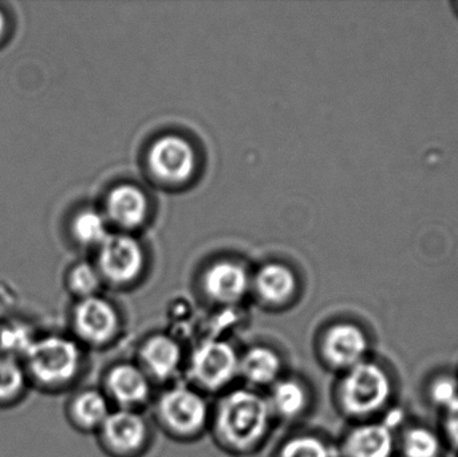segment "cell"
<instances>
[{
	"instance_id": "obj_24",
	"label": "cell",
	"mask_w": 458,
	"mask_h": 457,
	"mask_svg": "<svg viewBox=\"0 0 458 457\" xmlns=\"http://www.w3.org/2000/svg\"><path fill=\"white\" fill-rule=\"evenodd\" d=\"M70 284L72 290L83 298L94 297V292L99 286L98 273L90 265L83 263L72 270Z\"/></svg>"
},
{
	"instance_id": "obj_20",
	"label": "cell",
	"mask_w": 458,
	"mask_h": 457,
	"mask_svg": "<svg viewBox=\"0 0 458 457\" xmlns=\"http://www.w3.org/2000/svg\"><path fill=\"white\" fill-rule=\"evenodd\" d=\"M403 453L405 457H438L441 439L428 427H413L403 435Z\"/></svg>"
},
{
	"instance_id": "obj_17",
	"label": "cell",
	"mask_w": 458,
	"mask_h": 457,
	"mask_svg": "<svg viewBox=\"0 0 458 457\" xmlns=\"http://www.w3.org/2000/svg\"><path fill=\"white\" fill-rule=\"evenodd\" d=\"M255 289L259 297L269 305H282L293 298L296 290L295 276L285 266H264L255 278Z\"/></svg>"
},
{
	"instance_id": "obj_2",
	"label": "cell",
	"mask_w": 458,
	"mask_h": 457,
	"mask_svg": "<svg viewBox=\"0 0 458 457\" xmlns=\"http://www.w3.org/2000/svg\"><path fill=\"white\" fill-rule=\"evenodd\" d=\"M392 394V378L381 365L369 360L344 372L338 386L342 410L355 419L376 415L386 408Z\"/></svg>"
},
{
	"instance_id": "obj_12",
	"label": "cell",
	"mask_w": 458,
	"mask_h": 457,
	"mask_svg": "<svg viewBox=\"0 0 458 457\" xmlns=\"http://www.w3.org/2000/svg\"><path fill=\"white\" fill-rule=\"evenodd\" d=\"M140 367L152 380L166 381L177 375L182 364V349L171 335L155 334L140 349Z\"/></svg>"
},
{
	"instance_id": "obj_23",
	"label": "cell",
	"mask_w": 458,
	"mask_h": 457,
	"mask_svg": "<svg viewBox=\"0 0 458 457\" xmlns=\"http://www.w3.org/2000/svg\"><path fill=\"white\" fill-rule=\"evenodd\" d=\"M23 386V372L13 360L0 357V400L13 399Z\"/></svg>"
},
{
	"instance_id": "obj_13",
	"label": "cell",
	"mask_w": 458,
	"mask_h": 457,
	"mask_svg": "<svg viewBox=\"0 0 458 457\" xmlns=\"http://www.w3.org/2000/svg\"><path fill=\"white\" fill-rule=\"evenodd\" d=\"M394 451V431L384 421L355 427L342 447L344 457H393Z\"/></svg>"
},
{
	"instance_id": "obj_10",
	"label": "cell",
	"mask_w": 458,
	"mask_h": 457,
	"mask_svg": "<svg viewBox=\"0 0 458 457\" xmlns=\"http://www.w3.org/2000/svg\"><path fill=\"white\" fill-rule=\"evenodd\" d=\"M144 257L140 244L131 236L109 235L101 244L99 267L113 284H129L141 274Z\"/></svg>"
},
{
	"instance_id": "obj_7",
	"label": "cell",
	"mask_w": 458,
	"mask_h": 457,
	"mask_svg": "<svg viewBox=\"0 0 458 457\" xmlns=\"http://www.w3.org/2000/svg\"><path fill=\"white\" fill-rule=\"evenodd\" d=\"M99 432L106 450L118 457L137 455L149 439L147 421L139 410H112Z\"/></svg>"
},
{
	"instance_id": "obj_18",
	"label": "cell",
	"mask_w": 458,
	"mask_h": 457,
	"mask_svg": "<svg viewBox=\"0 0 458 457\" xmlns=\"http://www.w3.org/2000/svg\"><path fill=\"white\" fill-rule=\"evenodd\" d=\"M267 402L272 416H277L284 420H293L306 410L309 405V394L299 381L280 378L271 386Z\"/></svg>"
},
{
	"instance_id": "obj_25",
	"label": "cell",
	"mask_w": 458,
	"mask_h": 457,
	"mask_svg": "<svg viewBox=\"0 0 458 457\" xmlns=\"http://www.w3.org/2000/svg\"><path fill=\"white\" fill-rule=\"evenodd\" d=\"M430 399L441 410H445L458 400V381L456 378L443 376L433 381L430 388Z\"/></svg>"
},
{
	"instance_id": "obj_9",
	"label": "cell",
	"mask_w": 458,
	"mask_h": 457,
	"mask_svg": "<svg viewBox=\"0 0 458 457\" xmlns=\"http://www.w3.org/2000/svg\"><path fill=\"white\" fill-rule=\"evenodd\" d=\"M120 317L115 309L102 298H83L74 311L77 334L90 345L112 343L120 333Z\"/></svg>"
},
{
	"instance_id": "obj_28",
	"label": "cell",
	"mask_w": 458,
	"mask_h": 457,
	"mask_svg": "<svg viewBox=\"0 0 458 457\" xmlns=\"http://www.w3.org/2000/svg\"><path fill=\"white\" fill-rule=\"evenodd\" d=\"M3 30H4V18H3L2 13H0V35H2Z\"/></svg>"
},
{
	"instance_id": "obj_22",
	"label": "cell",
	"mask_w": 458,
	"mask_h": 457,
	"mask_svg": "<svg viewBox=\"0 0 458 457\" xmlns=\"http://www.w3.org/2000/svg\"><path fill=\"white\" fill-rule=\"evenodd\" d=\"M72 231L75 238L83 244H102L109 236L104 217L94 211H85L78 215Z\"/></svg>"
},
{
	"instance_id": "obj_3",
	"label": "cell",
	"mask_w": 458,
	"mask_h": 457,
	"mask_svg": "<svg viewBox=\"0 0 458 457\" xmlns=\"http://www.w3.org/2000/svg\"><path fill=\"white\" fill-rule=\"evenodd\" d=\"M156 418L174 437L192 439L204 431L211 412L200 392L190 386L177 385L158 397Z\"/></svg>"
},
{
	"instance_id": "obj_14",
	"label": "cell",
	"mask_w": 458,
	"mask_h": 457,
	"mask_svg": "<svg viewBox=\"0 0 458 457\" xmlns=\"http://www.w3.org/2000/svg\"><path fill=\"white\" fill-rule=\"evenodd\" d=\"M250 278L242 266L233 262H219L204 276L207 295L217 303H234L247 294Z\"/></svg>"
},
{
	"instance_id": "obj_4",
	"label": "cell",
	"mask_w": 458,
	"mask_h": 457,
	"mask_svg": "<svg viewBox=\"0 0 458 457\" xmlns=\"http://www.w3.org/2000/svg\"><path fill=\"white\" fill-rule=\"evenodd\" d=\"M239 359L231 343L212 338L193 351L188 373L198 388L207 392L223 391L239 377Z\"/></svg>"
},
{
	"instance_id": "obj_16",
	"label": "cell",
	"mask_w": 458,
	"mask_h": 457,
	"mask_svg": "<svg viewBox=\"0 0 458 457\" xmlns=\"http://www.w3.org/2000/svg\"><path fill=\"white\" fill-rule=\"evenodd\" d=\"M147 212V198L133 185H120L107 198V215L121 227H137L144 222Z\"/></svg>"
},
{
	"instance_id": "obj_5",
	"label": "cell",
	"mask_w": 458,
	"mask_h": 457,
	"mask_svg": "<svg viewBox=\"0 0 458 457\" xmlns=\"http://www.w3.org/2000/svg\"><path fill=\"white\" fill-rule=\"evenodd\" d=\"M27 357L32 375L46 385L69 383L80 369V348L64 337H47L32 343Z\"/></svg>"
},
{
	"instance_id": "obj_6",
	"label": "cell",
	"mask_w": 458,
	"mask_h": 457,
	"mask_svg": "<svg viewBox=\"0 0 458 457\" xmlns=\"http://www.w3.org/2000/svg\"><path fill=\"white\" fill-rule=\"evenodd\" d=\"M370 341L365 330L350 322L333 325L322 338L323 360L333 369L346 370L368 360Z\"/></svg>"
},
{
	"instance_id": "obj_19",
	"label": "cell",
	"mask_w": 458,
	"mask_h": 457,
	"mask_svg": "<svg viewBox=\"0 0 458 457\" xmlns=\"http://www.w3.org/2000/svg\"><path fill=\"white\" fill-rule=\"evenodd\" d=\"M72 418L78 426L85 429H101L109 418V399L106 394L97 391H86L72 402Z\"/></svg>"
},
{
	"instance_id": "obj_1",
	"label": "cell",
	"mask_w": 458,
	"mask_h": 457,
	"mask_svg": "<svg viewBox=\"0 0 458 457\" xmlns=\"http://www.w3.org/2000/svg\"><path fill=\"white\" fill-rule=\"evenodd\" d=\"M272 418L263 396L252 389H233L223 396L215 410V435L231 453H250L266 439Z\"/></svg>"
},
{
	"instance_id": "obj_21",
	"label": "cell",
	"mask_w": 458,
	"mask_h": 457,
	"mask_svg": "<svg viewBox=\"0 0 458 457\" xmlns=\"http://www.w3.org/2000/svg\"><path fill=\"white\" fill-rule=\"evenodd\" d=\"M279 457H334V450L320 437L301 435L282 445Z\"/></svg>"
},
{
	"instance_id": "obj_15",
	"label": "cell",
	"mask_w": 458,
	"mask_h": 457,
	"mask_svg": "<svg viewBox=\"0 0 458 457\" xmlns=\"http://www.w3.org/2000/svg\"><path fill=\"white\" fill-rule=\"evenodd\" d=\"M282 360L267 346H253L239 359V377L253 388L272 386L280 380Z\"/></svg>"
},
{
	"instance_id": "obj_11",
	"label": "cell",
	"mask_w": 458,
	"mask_h": 457,
	"mask_svg": "<svg viewBox=\"0 0 458 457\" xmlns=\"http://www.w3.org/2000/svg\"><path fill=\"white\" fill-rule=\"evenodd\" d=\"M106 397L120 410H137L150 400L152 385L140 365L121 362L110 368L105 380Z\"/></svg>"
},
{
	"instance_id": "obj_26",
	"label": "cell",
	"mask_w": 458,
	"mask_h": 457,
	"mask_svg": "<svg viewBox=\"0 0 458 457\" xmlns=\"http://www.w3.org/2000/svg\"><path fill=\"white\" fill-rule=\"evenodd\" d=\"M2 345L4 348L10 349V351H29L31 348L32 343L30 341L29 333L21 326L7 327V329L2 330Z\"/></svg>"
},
{
	"instance_id": "obj_27",
	"label": "cell",
	"mask_w": 458,
	"mask_h": 457,
	"mask_svg": "<svg viewBox=\"0 0 458 457\" xmlns=\"http://www.w3.org/2000/svg\"><path fill=\"white\" fill-rule=\"evenodd\" d=\"M443 412L446 437L458 448V400L443 410Z\"/></svg>"
},
{
	"instance_id": "obj_8",
	"label": "cell",
	"mask_w": 458,
	"mask_h": 457,
	"mask_svg": "<svg viewBox=\"0 0 458 457\" xmlns=\"http://www.w3.org/2000/svg\"><path fill=\"white\" fill-rule=\"evenodd\" d=\"M149 166L163 182H184L192 177L196 156L192 145L179 136H164L150 148Z\"/></svg>"
}]
</instances>
